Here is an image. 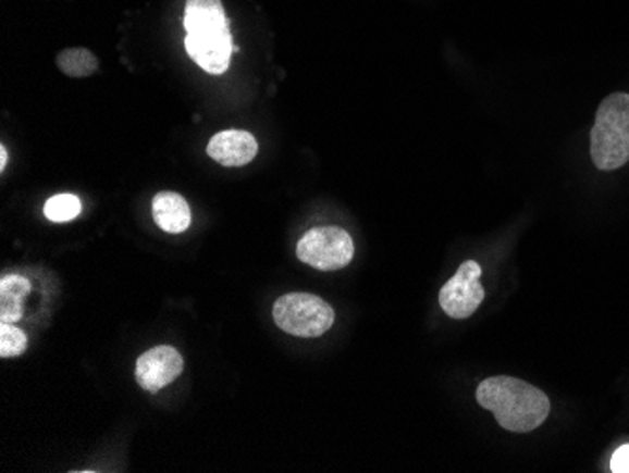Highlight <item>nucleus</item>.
<instances>
[{
    "label": "nucleus",
    "mask_w": 629,
    "mask_h": 473,
    "mask_svg": "<svg viewBox=\"0 0 629 473\" xmlns=\"http://www.w3.org/2000/svg\"><path fill=\"white\" fill-rule=\"evenodd\" d=\"M477 402L494 413L505 431L517 434L535 431L551 413V400L543 390L509 375L484 379L477 389Z\"/></svg>",
    "instance_id": "f257e3e1"
},
{
    "label": "nucleus",
    "mask_w": 629,
    "mask_h": 473,
    "mask_svg": "<svg viewBox=\"0 0 629 473\" xmlns=\"http://www.w3.org/2000/svg\"><path fill=\"white\" fill-rule=\"evenodd\" d=\"M185 50L200 69L210 74H224L234 53L231 27L221 0H187Z\"/></svg>",
    "instance_id": "f03ea898"
},
{
    "label": "nucleus",
    "mask_w": 629,
    "mask_h": 473,
    "mask_svg": "<svg viewBox=\"0 0 629 473\" xmlns=\"http://www.w3.org/2000/svg\"><path fill=\"white\" fill-rule=\"evenodd\" d=\"M590 153L595 166L605 172L622 169L629 161V95L613 92L595 113Z\"/></svg>",
    "instance_id": "7ed1b4c3"
},
{
    "label": "nucleus",
    "mask_w": 629,
    "mask_h": 473,
    "mask_svg": "<svg viewBox=\"0 0 629 473\" xmlns=\"http://www.w3.org/2000/svg\"><path fill=\"white\" fill-rule=\"evenodd\" d=\"M336 313L329 302L309 292H288L273 304V321L283 333L298 338H319L334 325Z\"/></svg>",
    "instance_id": "20e7f679"
},
{
    "label": "nucleus",
    "mask_w": 629,
    "mask_h": 473,
    "mask_svg": "<svg viewBox=\"0 0 629 473\" xmlns=\"http://www.w3.org/2000/svg\"><path fill=\"white\" fill-rule=\"evenodd\" d=\"M296 254L304 264L321 272H334L349 266L355 257V244L340 226H314L301 236Z\"/></svg>",
    "instance_id": "39448f33"
},
{
    "label": "nucleus",
    "mask_w": 629,
    "mask_h": 473,
    "mask_svg": "<svg viewBox=\"0 0 629 473\" xmlns=\"http://www.w3.org/2000/svg\"><path fill=\"white\" fill-rule=\"evenodd\" d=\"M483 270L479 262H461L453 279H448L440 292V304L451 319H468L483 304L484 289L481 285Z\"/></svg>",
    "instance_id": "423d86ee"
},
{
    "label": "nucleus",
    "mask_w": 629,
    "mask_h": 473,
    "mask_svg": "<svg viewBox=\"0 0 629 473\" xmlns=\"http://www.w3.org/2000/svg\"><path fill=\"white\" fill-rule=\"evenodd\" d=\"M182 374L183 357L174 347H153L136 362V382L151 395L169 387Z\"/></svg>",
    "instance_id": "0eeeda50"
},
{
    "label": "nucleus",
    "mask_w": 629,
    "mask_h": 473,
    "mask_svg": "<svg viewBox=\"0 0 629 473\" xmlns=\"http://www.w3.org/2000/svg\"><path fill=\"white\" fill-rule=\"evenodd\" d=\"M208 155L223 166H245L259 153L257 138L247 130H223L211 138Z\"/></svg>",
    "instance_id": "6e6552de"
},
{
    "label": "nucleus",
    "mask_w": 629,
    "mask_h": 473,
    "mask_svg": "<svg viewBox=\"0 0 629 473\" xmlns=\"http://www.w3.org/2000/svg\"><path fill=\"white\" fill-rule=\"evenodd\" d=\"M153 220L164 233L180 234L189 228L193 215L182 195L164 191L153 198Z\"/></svg>",
    "instance_id": "1a4fd4ad"
},
{
    "label": "nucleus",
    "mask_w": 629,
    "mask_h": 473,
    "mask_svg": "<svg viewBox=\"0 0 629 473\" xmlns=\"http://www.w3.org/2000/svg\"><path fill=\"white\" fill-rule=\"evenodd\" d=\"M30 295V282L25 276H4L0 282V319L15 323L23 318V300Z\"/></svg>",
    "instance_id": "9d476101"
},
{
    "label": "nucleus",
    "mask_w": 629,
    "mask_h": 473,
    "mask_svg": "<svg viewBox=\"0 0 629 473\" xmlns=\"http://www.w3.org/2000/svg\"><path fill=\"white\" fill-rule=\"evenodd\" d=\"M57 66L71 78H87L98 69V59L85 48H71L57 57Z\"/></svg>",
    "instance_id": "9b49d317"
},
{
    "label": "nucleus",
    "mask_w": 629,
    "mask_h": 473,
    "mask_svg": "<svg viewBox=\"0 0 629 473\" xmlns=\"http://www.w3.org/2000/svg\"><path fill=\"white\" fill-rule=\"evenodd\" d=\"M79 212H82V202L74 195H55L44 206V215L53 223L76 220Z\"/></svg>",
    "instance_id": "f8f14e48"
},
{
    "label": "nucleus",
    "mask_w": 629,
    "mask_h": 473,
    "mask_svg": "<svg viewBox=\"0 0 629 473\" xmlns=\"http://www.w3.org/2000/svg\"><path fill=\"white\" fill-rule=\"evenodd\" d=\"M28 338L22 328L14 326V323H2L0 325V357L2 359H15L22 357L27 351Z\"/></svg>",
    "instance_id": "ddd939ff"
},
{
    "label": "nucleus",
    "mask_w": 629,
    "mask_h": 473,
    "mask_svg": "<svg viewBox=\"0 0 629 473\" xmlns=\"http://www.w3.org/2000/svg\"><path fill=\"white\" fill-rule=\"evenodd\" d=\"M610 470L615 473H629V446H622L613 455Z\"/></svg>",
    "instance_id": "4468645a"
},
{
    "label": "nucleus",
    "mask_w": 629,
    "mask_h": 473,
    "mask_svg": "<svg viewBox=\"0 0 629 473\" xmlns=\"http://www.w3.org/2000/svg\"><path fill=\"white\" fill-rule=\"evenodd\" d=\"M7 163H8V151L7 148L2 146V148H0V170L7 169Z\"/></svg>",
    "instance_id": "2eb2a0df"
}]
</instances>
